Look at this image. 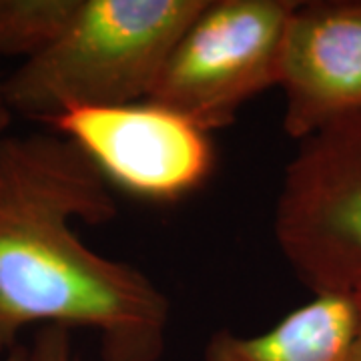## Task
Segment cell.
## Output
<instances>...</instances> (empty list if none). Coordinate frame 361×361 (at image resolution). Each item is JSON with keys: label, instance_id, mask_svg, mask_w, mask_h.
Instances as JSON below:
<instances>
[{"label": "cell", "instance_id": "1", "mask_svg": "<svg viewBox=\"0 0 361 361\" xmlns=\"http://www.w3.org/2000/svg\"><path fill=\"white\" fill-rule=\"evenodd\" d=\"M116 215L109 183L61 133L0 137V353L28 327L59 325L97 331L101 361L163 360L169 297L73 227Z\"/></svg>", "mask_w": 361, "mask_h": 361}, {"label": "cell", "instance_id": "2", "mask_svg": "<svg viewBox=\"0 0 361 361\" xmlns=\"http://www.w3.org/2000/svg\"><path fill=\"white\" fill-rule=\"evenodd\" d=\"M205 0H80L65 32L2 80L14 115L51 125L73 109L145 101Z\"/></svg>", "mask_w": 361, "mask_h": 361}, {"label": "cell", "instance_id": "3", "mask_svg": "<svg viewBox=\"0 0 361 361\" xmlns=\"http://www.w3.org/2000/svg\"><path fill=\"white\" fill-rule=\"evenodd\" d=\"M295 4L297 0H205L169 52L147 99L207 133L233 125L251 99L277 89Z\"/></svg>", "mask_w": 361, "mask_h": 361}, {"label": "cell", "instance_id": "4", "mask_svg": "<svg viewBox=\"0 0 361 361\" xmlns=\"http://www.w3.org/2000/svg\"><path fill=\"white\" fill-rule=\"evenodd\" d=\"M273 237L313 295L361 293V116L297 142L273 211Z\"/></svg>", "mask_w": 361, "mask_h": 361}, {"label": "cell", "instance_id": "5", "mask_svg": "<svg viewBox=\"0 0 361 361\" xmlns=\"http://www.w3.org/2000/svg\"><path fill=\"white\" fill-rule=\"evenodd\" d=\"M49 127L75 142L111 189L149 203H177L215 169L211 133L149 99L73 109Z\"/></svg>", "mask_w": 361, "mask_h": 361}, {"label": "cell", "instance_id": "6", "mask_svg": "<svg viewBox=\"0 0 361 361\" xmlns=\"http://www.w3.org/2000/svg\"><path fill=\"white\" fill-rule=\"evenodd\" d=\"M277 89L297 142L361 116V0H297Z\"/></svg>", "mask_w": 361, "mask_h": 361}, {"label": "cell", "instance_id": "7", "mask_svg": "<svg viewBox=\"0 0 361 361\" xmlns=\"http://www.w3.org/2000/svg\"><path fill=\"white\" fill-rule=\"evenodd\" d=\"M355 336L353 297L317 293L257 336L217 329L205 341L203 361H353Z\"/></svg>", "mask_w": 361, "mask_h": 361}, {"label": "cell", "instance_id": "8", "mask_svg": "<svg viewBox=\"0 0 361 361\" xmlns=\"http://www.w3.org/2000/svg\"><path fill=\"white\" fill-rule=\"evenodd\" d=\"M80 0H0V56L23 63L47 51L71 25Z\"/></svg>", "mask_w": 361, "mask_h": 361}, {"label": "cell", "instance_id": "9", "mask_svg": "<svg viewBox=\"0 0 361 361\" xmlns=\"http://www.w3.org/2000/svg\"><path fill=\"white\" fill-rule=\"evenodd\" d=\"M28 361H85L73 343V334L66 327H39L28 345Z\"/></svg>", "mask_w": 361, "mask_h": 361}, {"label": "cell", "instance_id": "10", "mask_svg": "<svg viewBox=\"0 0 361 361\" xmlns=\"http://www.w3.org/2000/svg\"><path fill=\"white\" fill-rule=\"evenodd\" d=\"M11 121H13V113L6 104L4 99V87H2V80H0V137L6 135V130L11 127Z\"/></svg>", "mask_w": 361, "mask_h": 361}, {"label": "cell", "instance_id": "11", "mask_svg": "<svg viewBox=\"0 0 361 361\" xmlns=\"http://www.w3.org/2000/svg\"><path fill=\"white\" fill-rule=\"evenodd\" d=\"M353 301L357 307V336H355V349H353V361H361V293H355Z\"/></svg>", "mask_w": 361, "mask_h": 361}, {"label": "cell", "instance_id": "12", "mask_svg": "<svg viewBox=\"0 0 361 361\" xmlns=\"http://www.w3.org/2000/svg\"><path fill=\"white\" fill-rule=\"evenodd\" d=\"M2 361H28V345H20L18 343L8 353H4V360Z\"/></svg>", "mask_w": 361, "mask_h": 361}]
</instances>
